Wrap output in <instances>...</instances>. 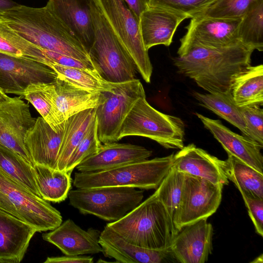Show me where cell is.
<instances>
[{
  "mask_svg": "<svg viewBox=\"0 0 263 263\" xmlns=\"http://www.w3.org/2000/svg\"><path fill=\"white\" fill-rule=\"evenodd\" d=\"M146 96L138 99L122 124L119 140L128 136L149 138L166 148L183 147L185 125L176 116L161 112L147 102Z\"/></svg>",
  "mask_w": 263,
  "mask_h": 263,
  "instance_id": "obj_6",
  "label": "cell"
},
{
  "mask_svg": "<svg viewBox=\"0 0 263 263\" xmlns=\"http://www.w3.org/2000/svg\"><path fill=\"white\" fill-rule=\"evenodd\" d=\"M54 104L60 121L98 104L100 91L85 89L57 78L52 83Z\"/></svg>",
  "mask_w": 263,
  "mask_h": 263,
  "instance_id": "obj_25",
  "label": "cell"
},
{
  "mask_svg": "<svg viewBox=\"0 0 263 263\" xmlns=\"http://www.w3.org/2000/svg\"><path fill=\"white\" fill-rule=\"evenodd\" d=\"M240 42L252 49L263 50V0H255L241 18Z\"/></svg>",
  "mask_w": 263,
  "mask_h": 263,
  "instance_id": "obj_33",
  "label": "cell"
},
{
  "mask_svg": "<svg viewBox=\"0 0 263 263\" xmlns=\"http://www.w3.org/2000/svg\"><path fill=\"white\" fill-rule=\"evenodd\" d=\"M143 80L150 83L153 66L143 44L139 20L124 0H95Z\"/></svg>",
  "mask_w": 263,
  "mask_h": 263,
  "instance_id": "obj_10",
  "label": "cell"
},
{
  "mask_svg": "<svg viewBox=\"0 0 263 263\" xmlns=\"http://www.w3.org/2000/svg\"><path fill=\"white\" fill-rule=\"evenodd\" d=\"M255 0H213L194 13V16L223 19L241 18Z\"/></svg>",
  "mask_w": 263,
  "mask_h": 263,
  "instance_id": "obj_37",
  "label": "cell"
},
{
  "mask_svg": "<svg viewBox=\"0 0 263 263\" xmlns=\"http://www.w3.org/2000/svg\"><path fill=\"white\" fill-rule=\"evenodd\" d=\"M186 18L189 16L183 13L148 7L139 17L140 33L145 49L148 50L159 45L169 46L177 27Z\"/></svg>",
  "mask_w": 263,
  "mask_h": 263,
  "instance_id": "obj_19",
  "label": "cell"
},
{
  "mask_svg": "<svg viewBox=\"0 0 263 263\" xmlns=\"http://www.w3.org/2000/svg\"><path fill=\"white\" fill-rule=\"evenodd\" d=\"M0 52L34 60L46 64L43 50L16 33L1 18Z\"/></svg>",
  "mask_w": 263,
  "mask_h": 263,
  "instance_id": "obj_34",
  "label": "cell"
},
{
  "mask_svg": "<svg viewBox=\"0 0 263 263\" xmlns=\"http://www.w3.org/2000/svg\"><path fill=\"white\" fill-rule=\"evenodd\" d=\"M101 144L98 136L97 123L95 118L87 132L72 153L65 171L71 174L73 169L84 159L97 152Z\"/></svg>",
  "mask_w": 263,
  "mask_h": 263,
  "instance_id": "obj_38",
  "label": "cell"
},
{
  "mask_svg": "<svg viewBox=\"0 0 263 263\" xmlns=\"http://www.w3.org/2000/svg\"><path fill=\"white\" fill-rule=\"evenodd\" d=\"M95 118L94 108L81 111L65 120L57 170L65 171L72 153L87 132Z\"/></svg>",
  "mask_w": 263,
  "mask_h": 263,
  "instance_id": "obj_27",
  "label": "cell"
},
{
  "mask_svg": "<svg viewBox=\"0 0 263 263\" xmlns=\"http://www.w3.org/2000/svg\"><path fill=\"white\" fill-rule=\"evenodd\" d=\"M152 154L151 151L137 145L116 142L102 143L97 152L84 159L76 168L82 173L100 172L146 160Z\"/></svg>",
  "mask_w": 263,
  "mask_h": 263,
  "instance_id": "obj_18",
  "label": "cell"
},
{
  "mask_svg": "<svg viewBox=\"0 0 263 263\" xmlns=\"http://www.w3.org/2000/svg\"><path fill=\"white\" fill-rule=\"evenodd\" d=\"M0 18L16 33L41 49L92 64L84 46L47 7L33 8L17 4L0 14Z\"/></svg>",
  "mask_w": 263,
  "mask_h": 263,
  "instance_id": "obj_2",
  "label": "cell"
},
{
  "mask_svg": "<svg viewBox=\"0 0 263 263\" xmlns=\"http://www.w3.org/2000/svg\"><path fill=\"white\" fill-rule=\"evenodd\" d=\"M253 51L240 42L219 48L180 45L173 63L180 73L209 93L226 92L235 77L251 66Z\"/></svg>",
  "mask_w": 263,
  "mask_h": 263,
  "instance_id": "obj_1",
  "label": "cell"
},
{
  "mask_svg": "<svg viewBox=\"0 0 263 263\" xmlns=\"http://www.w3.org/2000/svg\"><path fill=\"white\" fill-rule=\"evenodd\" d=\"M213 229L204 218L182 228L170 249L177 262L204 263L212 251Z\"/></svg>",
  "mask_w": 263,
  "mask_h": 263,
  "instance_id": "obj_15",
  "label": "cell"
},
{
  "mask_svg": "<svg viewBox=\"0 0 263 263\" xmlns=\"http://www.w3.org/2000/svg\"><path fill=\"white\" fill-rule=\"evenodd\" d=\"M106 226L126 241L152 250L169 249L177 233L156 191L122 218Z\"/></svg>",
  "mask_w": 263,
  "mask_h": 263,
  "instance_id": "obj_3",
  "label": "cell"
},
{
  "mask_svg": "<svg viewBox=\"0 0 263 263\" xmlns=\"http://www.w3.org/2000/svg\"><path fill=\"white\" fill-rule=\"evenodd\" d=\"M239 107L263 105V65L250 66L234 79L230 90Z\"/></svg>",
  "mask_w": 263,
  "mask_h": 263,
  "instance_id": "obj_26",
  "label": "cell"
},
{
  "mask_svg": "<svg viewBox=\"0 0 263 263\" xmlns=\"http://www.w3.org/2000/svg\"><path fill=\"white\" fill-rule=\"evenodd\" d=\"M213 0H147L148 7L170 9L186 14H192L208 5Z\"/></svg>",
  "mask_w": 263,
  "mask_h": 263,
  "instance_id": "obj_40",
  "label": "cell"
},
{
  "mask_svg": "<svg viewBox=\"0 0 263 263\" xmlns=\"http://www.w3.org/2000/svg\"><path fill=\"white\" fill-rule=\"evenodd\" d=\"M33 168L41 198L59 203L68 197L71 187L70 174L41 164H34Z\"/></svg>",
  "mask_w": 263,
  "mask_h": 263,
  "instance_id": "obj_28",
  "label": "cell"
},
{
  "mask_svg": "<svg viewBox=\"0 0 263 263\" xmlns=\"http://www.w3.org/2000/svg\"><path fill=\"white\" fill-rule=\"evenodd\" d=\"M10 97H8L6 94L3 93L0 90V103L7 101L10 99Z\"/></svg>",
  "mask_w": 263,
  "mask_h": 263,
  "instance_id": "obj_45",
  "label": "cell"
},
{
  "mask_svg": "<svg viewBox=\"0 0 263 263\" xmlns=\"http://www.w3.org/2000/svg\"><path fill=\"white\" fill-rule=\"evenodd\" d=\"M184 178L185 174L178 171L173 165L156 190L158 198L173 221L180 202Z\"/></svg>",
  "mask_w": 263,
  "mask_h": 263,
  "instance_id": "obj_36",
  "label": "cell"
},
{
  "mask_svg": "<svg viewBox=\"0 0 263 263\" xmlns=\"http://www.w3.org/2000/svg\"><path fill=\"white\" fill-rule=\"evenodd\" d=\"M240 109L246 124L247 137L263 147V109L258 105Z\"/></svg>",
  "mask_w": 263,
  "mask_h": 263,
  "instance_id": "obj_39",
  "label": "cell"
},
{
  "mask_svg": "<svg viewBox=\"0 0 263 263\" xmlns=\"http://www.w3.org/2000/svg\"><path fill=\"white\" fill-rule=\"evenodd\" d=\"M17 4L11 0H0V14L16 6Z\"/></svg>",
  "mask_w": 263,
  "mask_h": 263,
  "instance_id": "obj_44",
  "label": "cell"
},
{
  "mask_svg": "<svg viewBox=\"0 0 263 263\" xmlns=\"http://www.w3.org/2000/svg\"><path fill=\"white\" fill-rule=\"evenodd\" d=\"M143 191L132 187H105L70 190L69 204L83 214L108 221L119 220L137 206Z\"/></svg>",
  "mask_w": 263,
  "mask_h": 263,
  "instance_id": "obj_8",
  "label": "cell"
},
{
  "mask_svg": "<svg viewBox=\"0 0 263 263\" xmlns=\"http://www.w3.org/2000/svg\"><path fill=\"white\" fill-rule=\"evenodd\" d=\"M174 154L91 173H76L73 185L77 189L132 187L156 190L172 167Z\"/></svg>",
  "mask_w": 263,
  "mask_h": 263,
  "instance_id": "obj_5",
  "label": "cell"
},
{
  "mask_svg": "<svg viewBox=\"0 0 263 263\" xmlns=\"http://www.w3.org/2000/svg\"><path fill=\"white\" fill-rule=\"evenodd\" d=\"M99 243L104 256L123 263L177 262L170 249L152 250L129 243L106 226L100 233Z\"/></svg>",
  "mask_w": 263,
  "mask_h": 263,
  "instance_id": "obj_16",
  "label": "cell"
},
{
  "mask_svg": "<svg viewBox=\"0 0 263 263\" xmlns=\"http://www.w3.org/2000/svg\"><path fill=\"white\" fill-rule=\"evenodd\" d=\"M256 232L263 236V199L241 194Z\"/></svg>",
  "mask_w": 263,
  "mask_h": 263,
  "instance_id": "obj_41",
  "label": "cell"
},
{
  "mask_svg": "<svg viewBox=\"0 0 263 263\" xmlns=\"http://www.w3.org/2000/svg\"><path fill=\"white\" fill-rule=\"evenodd\" d=\"M22 97L11 98L0 103V145L15 152L33 165L26 149L25 139L36 118Z\"/></svg>",
  "mask_w": 263,
  "mask_h": 263,
  "instance_id": "obj_13",
  "label": "cell"
},
{
  "mask_svg": "<svg viewBox=\"0 0 263 263\" xmlns=\"http://www.w3.org/2000/svg\"><path fill=\"white\" fill-rule=\"evenodd\" d=\"M223 185L185 174L181 198L173 222L177 233L184 227L215 213L222 199Z\"/></svg>",
  "mask_w": 263,
  "mask_h": 263,
  "instance_id": "obj_11",
  "label": "cell"
},
{
  "mask_svg": "<svg viewBox=\"0 0 263 263\" xmlns=\"http://www.w3.org/2000/svg\"><path fill=\"white\" fill-rule=\"evenodd\" d=\"M223 169L228 180L233 182L241 194L263 199V174L228 155Z\"/></svg>",
  "mask_w": 263,
  "mask_h": 263,
  "instance_id": "obj_29",
  "label": "cell"
},
{
  "mask_svg": "<svg viewBox=\"0 0 263 263\" xmlns=\"http://www.w3.org/2000/svg\"><path fill=\"white\" fill-rule=\"evenodd\" d=\"M191 18L186 27V34L180 40V45L196 44L219 48L240 43L238 29L241 18L232 20L199 16Z\"/></svg>",
  "mask_w": 263,
  "mask_h": 263,
  "instance_id": "obj_14",
  "label": "cell"
},
{
  "mask_svg": "<svg viewBox=\"0 0 263 263\" xmlns=\"http://www.w3.org/2000/svg\"><path fill=\"white\" fill-rule=\"evenodd\" d=\"M89 5L94 35L88 53L95 70L110 83L135 79L137 70L132 58L96 1L90 0Z\"/></svg>",
  "mask_w": 263,
  "mask_h": 263,
  "instance_id": "obj_4",
  "label": "cell"
},
{
  "mask_svg": "<svg viewBox=\"0 0 263 263\" xmlns=\"http://www.w3.org/2000/svg\"><path fill=\"white\" fill-rule=\"evenodd\" d=\"M52 83H39L29 85L22 98L31 103L41 117L55 132L64 127L59 118L53 98Z\"/></svg>",
  "mask_w": 263,
  "mask_h": 263,
  "instance_id": "obj_32",
  "label": "cell"
},
{
  "mask_svg": "<svg viewBox=\"0 0 263 263\" xmlns=\"http://www.w3.org/2000/svg\"><path fill=\"white\" fill-rule=\"evenodd\" d=\"M58 75L49 65L34 60L0 52V90L22 96L30 85L52 83Z\"/></svg>",
  "mask_w": 263,
  "mask_h": 263,
  "instance_id": "obj_12",
  "label": "cell"
},
{
  "mask_svg": "<svg viewBox=\"0 0 263 263\" xmlns=\"http://www.w3.org/2000/svg\"><path fill=\"white\" fill-rule=\"evenodd\" d=\"M197 117L214 137L221 144L228 155H232L263 174V147L253 140L238 135L224 126L220 120L196 113Z\"/></svg>",
  "mask_w": 263,
  "mask_h": 263,
  "instance_id": "obj_17",
  "label": "cell"
},
{
  "mask_svg": "<svg viewBox=\"0 0 263 263\" xmlns=\"http://www.w3.org/2000/svg\"><path fill=\"white\" fill-rule=\"evenodd\" d=\"M37 230L0 209V262L18 263Z\"/></svg>",
  "mask_w": 263,
  "mask_h": 263,
  "instance_id": "obj_23",
  "label": "cell"
},
{
  "mask_svg": "<svg viewBox=\"0 0 263 263\" xmlns=\"http://www.w3.org/2000/svg\"><path fill=\"white\" fill-rule=\"evenodd\" d=\"M224 162L194 144H190L174 155L173 165L184 174L224 185L229 184L223 169Z\"/></svg>",
  "mask_w": 263,
  "mask_h": 263,
  "instance_id": "obj_21",
  "label": "cell"
},
{
  "mask_svg": "<svg viewBox=\"0 0 263 263\" xmlns=\"http://www.w3.org/2000/svg\"><path fill=\"white\" fill-rule=\"evenodd\" d=\"M58 75V78L79 87L92 91H101L111 89L114 83L104 80L94 69L49 65Z\"/></svg>",
  "mask_w": 263,
  "mask_h": 263,
  "instance_id": "obj_35",
  "label": "cell"
},
{
  "mask_svg": "<svg viewBox=\"0 0 263 263\" xmlns=\"http://www.w3.org/2000/svg\"><path fill=\"white\" fill-rule=\"evenodd\" d=\"M0 209L33 227L39 232L52 230L62 222L58 210L1 169Z\"/></svg>",
  "mask_w": 263,
  "mask_h": 263,
  "instance_id": "obj_7",
  "label": "cell"
},
{
  "mask_svg": "<svg viewBox=\"0 0 263 263\" xmlns=\"http://www.w3.org/2000/svg\"><path fill=\"white\" fill-rule=\"evenodd\" d=\"M63 131L64 128L55 132L42 117L36 119L25 139L33 165L41 164L57 170Z\"/></svg>",
  "mask_w": 263,
  "mask_h": 263,
  "instance_id": "obj_22",
  "label": "cell"
},
{
  "mask_svg": "<svg viewBox=\"0 0 263 263\" xmlns=\"http://www.w3.org/2000/svg\"><path fill=\"white\" fill-rule=\"evenodd\" d=\"M90 0H48L47 7L74 34L87 52L93 40Z\"/></svg>",
  "mask_w": 263,
  "mask_h": 263,
  "instance_id": "obj_24",
  "label": "cell"
},
{
  "mask_svg": "<svg viewBox=\"0 0 263 263\" xmlns=\"http://www.w3.org/2000/svg\"><path fill=\"white\" fill-rule=\"evenodd\" d=\"M100 233L92 228L85 231L68 219L51 231L43 234L42 237L65 255H83L102 252L99 243Z\"/></svg>",
  "mask_w": 263,
  "mask_h": 263,
  "instance_id": "obj_20",
  "label": "cell"
},
{
  "mask_svg": "<svg viewBox=\"0 0 263 263\" xmlns=\"http://www.w3.org/2000/svg\"><path fill=\"white\" fill-rule=\"evenodd\" d=\"M139 20L141 13L148 8L147 0H124Z\"/></svg>",
  "mask_w": 263,
  "mask_h": 263,
  "instance_id": "obj_43",
  "label": "cell"
},
{
  "mask_svg": "<svg viewBox=\"0 0 263 263\" xmlns=\"http://www.w3.org/2000/svg\"><path fill=\"white\" fill-rule=\"evenodd\" d=\"M193 96L200 105L238 128L247 137L245 121L231 91L205 93L194 92Z\"/></svg>",
  "mask_w": 263,
  "mask_h": 263,
  "instance_id": "obj_30",
  "label": "cell"
},
{
  "mask_svg": "<svg viewBox=\"0 0 263 263\" xmlns=\"http://www.w3.org/2000/svg\"><path fill=\"white\" fill-rule=\"evenodd\" d=\"M145 96L139 80L114 83L109 90L101 91L95 108L99 140L101 143L119 141L122 124L136 101Z\"/></svg>",
  "mask_w": 263,
  "mask_h": 263,
  "instance_id": "obj_9",
  "label": "cell"
},
{
  "mask_svg": "<svg viewBox=\"0 0 263 263\" xmlns=\"http://www.w3.org/2000/svg\"><path fill=\"white\" fill-rule=\"evenodd\" d=\"M93 257L84 255H66L48 257L44 263H92Z\"/></svg>",
  "mask_w": 263,
  "mask_h": 263,
  "instance_id": "obj_42",
  "label": "cell"
},
{
  "mask_svg": "<svg viewBox=\"0 0 263 263\" xmlns=\"http://www.w3.org/2000/svg\"><path fill=\"white\" fill-rule=\"evenodd\" d=\"M0 169L17 183L41 197L36 182L33 165L18 154L1 145Z\"/></svg>",
  "mask_w": 263,
  "mask_h": 263,
  "instance_id": "obj_31",
  "label": "cell"
}]
</instances>
